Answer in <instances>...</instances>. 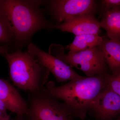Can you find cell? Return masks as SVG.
I'll return each mask as SVG.
<instances>
[{"mask_svg":"<svg viewBox=\"0 0 120 120\" xmlns=\"http://www.w3.org/2000/svg\"><path fill=\"white\" fill-rule=\"evenodd\" d=\"M53 28L72 33L75 36L84 34H98L101 27L100 22L93 13H87L72 17Z\"/></svg>","mask_w":120,"mask_h":120,"instance_id":"obj_8","label":"cell"},{"mask_svg":"<svg viewBox=\"0 0 120 120\" xmlns=\"http://www.w3.org/2000/svg\"><path fill=\"white\" fill-rule=\"evenodd\" d=\"M104 37L98 34H84L75 36L74 41L65 49L69 52H82L99 46L102 43Z\"/></svg>","mask_w":120,"mask_h":120,"instance_id":"obj_13","label":"cell"},{"mask_svg":"<svg viewBox=\"0 0 120 120\" xmlns=\"http://www.w3.org/2000/svg\"><path fill=\"white\" fill-rule=\"evenodd\" d=\"M41 91L29 92L25 120H72L65 104Z\"/></svg>","mask_w":120,"mask_h":120,"instance_id":"obj_5","label":"cell"},{"mask_svg":"<svg viewBox=\"0 0 120 120\" xmlns=\"http://www.w3.org/2000/svg\"><path fill=\"white\" fill-rule=\"evenodd\" d=\"M4 56L14 86L29 92L41 91L48 82L50 71L35 57L20 50Z\"/></svg>","mask_w":120,"mask_h":120,"instance_id":"obj_3","label":"cell"},{"mask_svg":"<svg viewBox=\"0 0 120 120\" xmlns=\"http://www.w3.org/2000/svg\"><path fill=\"white\" fill-rule=\"evenodd\" d=\"M49 7L56 21L60 24L80 15L93 13L96 7L93 0H54Z\"/></svg>","mask_w":120,"mask_h":120,"instance_id":"obj_7","label":"cell"},{"mask_svg":"<svg viewBox=\"0 0 120 120\" xmlns=\"http://www.w3.org/2000/svg\"><path fill=\"white\" fill-rule=\"evenodd\" d=\"M107 86L120 96V69L107 74Z\"/></svg>","mask_w":120,"mask_h":120,"instance_id":"obj_14","label":"cell"},{"mask_svg":"<svg viewBox=\"0 0 120 120\" xmlns=\"http://www.w3.org/2000/svg\"><path fill=\"white\" fill-rule=\"evenodd\" d=\"M12 37L7 23L0 11V43H9Z\"/></svg>","mask_w":120,"mask_h":120,"instance_id":"obj_15","label":"cell"},{"mask_svg":"<svg viewBox=\"0 0 120 120\" xmlns=\"http://www.w3.org/2000/svg\"><path fill=\"white\" fill-rule=\"evenodd\" d=\"M102 6L106 11L114 8H120V0H103Z\"/></svg>","mask_w":120,"mask_h":120,"instance_id":"obj_16","label":"cell"},{"mask_svg":"<svg viewBox=\"0 0 120 120\" xmlns=\"http://www.w3.org/2000/svg\"><path fill=\"white\" fill-rule=\"evenodd\" d=\"M100 23L101 27L106 31L107 37L120 43V8L106 11Z\"/></svg>","mask_w":120,"mask_h":120,"instance_id":"obj_11","label":"cell"},{"mask_svg":"<svg viewBox=\"0 0 120 120\" xmlns=\"http://www.w3.org/2000/svg\"><path fill=\"white\" fill-rule=\"evenodd\" d=\"M99 47L103 52L106 61L112 72L120 69V43L104 39Z\"/></svg>","mask_w":120,"mask_h":120,"instance_id":"obj_12","label":"cell"},{"mask_svg":"<svg viewBox=\"0 0 120 120\" xmlns=\"http://www.w3.org/2000/svg\"><path fill=\"white\" fill-rule=\"evenodd\" d=\"M107 74L82 76L60 86L49 81L41 91L62 101L69 109L71 116L84 120L106 86Z\"/></svg>","mask_w":120,"mask_h":120,"instance_id":"obj_1","label":"cell"},{"mask_svg":"<svg viewBox=\"0 0 120 120\" xmlns=\"http://www.w3.org/2000/svg\"><path fill=\"white\" fill-rule=\"evenodd\" d=\"M64 48L60 45L53 44L49 52L71 67L81 70L87 76L107 74L108 65L103 52L99 46L77 52L64 53Z\"/></svg>","mask_w":120,"mask_h":120,"instance_id":"obj_4","label":"cell"},{"mask_svg":"<svg viewBox=\"0 0 120 120\" xmlns=\"http://www.w3.org/2000/svg\"><path fill=\"white\" fill-rule=\"evenodd\" d=\"M27 52L34 56L56 78L58 82L70 81L80 79L72 68L55 56L47 53L36 45L31 43L28 45Z\"/></svg>","mask_w":120,"mask_h":120,"instance_id":"obj_6","label":"cell"},{"mask_svg":"<svg viewBox=\"0 0 120 120\" xmlns=\"http://www.w3.org/2000/svg\"><path fill=\"white\" fill-rule=\"evenodd\" d=\"M9 50V48L7 46L0 45V54L4 55L8 52Z\"/></svg>","mask_w":120,"mask_h":120,"instance_id":"obj_18","label":"cell"},{"mask_svg":"<svg viewBox=\"0 0 120 120\" xmlns=\"http://www.w3.org/2000/svg\"><path fill=\"white\" fill-rule=\"evenodd\" d=\"M11 117L8 114L7 116H5L3 117H0V120H10Z\"/></svg>","mask_w":120,"mask_h":120,"instance_id":"obj_19","label":"cell"},{"mask_svg":"<svg viewBox=\"0 0 120 120\" xmlns=\"http://www.w3.org/2000/svg\"><path fill=\"white\" fill-rule=\"evenodd\" d=\"M11 120H25L23 117H19L16 116V117L15 119H12Z\"/></svg>","mask_w":120,"mask_h":120,"instance_id":"obj_20","label":"cell"},{"mask_svg":"<svg viewBox=\"0 0 120 120\" xmlns=\"http://www.w3.org/2000/svg\"><path fill=\"white\" fill-rule=\"evenodd\" d=\"M44 1L0 0V11L18 46L24 45L35 33L50 26L40 8Z\"/></svg>","mask_w":120,"mask_h":120,"instance_id":"obj_2","label":"cell"},{"mask_svg":"<svg viewBox=\"0 0 120 120\" xmlns=\"http://www.w3.org/2000/svg\"><path fill=\"white\" fill-rule=\"evenodd\" d=\"M8 108L4 102L0 99V117H3L8 115L7 110Z\"/></svg>","mask_w":120,"mask_h":120,"instance_id":"obj_17","label":"cell"},{"mask_svg":"<svg viewBox=\"0 0 120 120\" xmlns=\"http://www.w3.org/2000/svg\"><path fill=\"white\" fill-rule=\"evenodd\" d=\"M91 111L100 120H111L120 113V96L106 85Z\"/></svg>","mask_w":120,"mask_h":120,"instance_id":"obj_9","label":"cell"},{"mask_svg":"<svg viewBox=\"0 0 120 120\" xmlns=\"http://www.w3.org/2000/svg\"><path fill=\"white\" fill-rule=\"evenodd\" d=\"M0 99L7 106L8 109L23 117L28 111L27 102L16 88L7 80L0 78Z\"/></svg>","mask_w":120,"mask_h":120,"instance_id":"obj_10","label":"cell"}]
</instances>
